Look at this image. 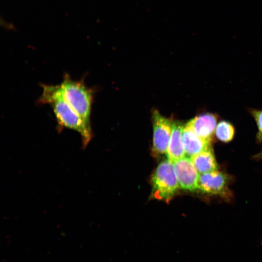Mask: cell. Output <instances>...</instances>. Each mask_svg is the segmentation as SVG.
I'll return each instance as SVG.
<instances>
[{
  "label": "cell",
  "mask_w": 262,
  "mask_h": 262,
  "mask_svg": "<svg viewBox=\"0 0 262 262\" xmlns=\"http://www.w3.org/2000/svg\"><path fill=\"white\" fill-rule=\"evenodd\" d=\"M183 127L180 121H173L172 133L166 152L167 160L173 163L185 157L182 137Z\"/></svg>",
  "instance_id": "obj_9"
},
{
  "label": "cell",
  "mask_w": 262,
  "mask_h": 262,
  "mask_svg": "<svg viewBox=\"0 0 262 262\" xmlns=\"http://www.w3.org/2000/svg\"><path fill=\"white\" fill-rule=\"evenodd\" d=\"M173 164L180 188L191 191L198 189L199 174L189 157H184Z\"/></svg>",
  "instance_id": "obj_5"
},
{
  "label": "cell",
  "mask_w": 262,
  "mask_h": 262,
  "mask_svg": "<svg viewBox=\"0 0 262 262\" xmlns=\"http://www.w3.org/2000/svg\"><path fill=\"white\" fill-rule=\"evenodd\" d=\"M152 184L155 198L168 201L172 197L180 188L173 163L166 160L158 165L152 177Z\"/></svg>",
  "instance_id": "obj_3"
},
{
  "label": "cell",
  "mask_w": 262,
  "mask_h": 262,
  "mask_svg": "<svg viewBox=\"0 0 262 262\" xmlns=\"http://www.w3.org/2000/svg\"><path fill=\"white\" fill-rule=\"evenodd\" d=\"M152 152L155 155L166 153L173 121L163 116L157 110L152 112Z\"/></svg>",
  "instance_id": "obj_4"
},
{
  "label": "cell",
  "mask_w": 262,
  "mask_h": 262,
  "mask_svg": "<svg viewBox=\"0 0 262 262\" xmlns=\"http://www.w3.org/2000/svg\"><path fill=\"white\" fill-rule=\"evenodd\" d=\"M190 158L200 174L217 169V162L212 148L197 153Z\"/></svg>",
  "instance_id": "obj_10"
},
{
  "label": "cell",
  "mask_w": 262,
  "mask_h": 262,
  "mask_svg": "<svg viewBox=\"0 0 262 262\" xmlns=\"http://www.w3.org/2000/svg\"><path fill=\"white\" fill-rule=\"evenodd\" d=\"M182 141L187 157L191 158L211 148V141L198 136L188 126L184 125L182 131Z\"/></svg>",
  "instance_id": "obj_8"
},
{
  "label": "cell",
  "mask_w": 262,
  "mask_h": 262,
  "mask_svg": "<svg viewBox=\"0 0 262 262\" xmlns=\"http://www.w3.org/2000/svg\"><path fill=\"white\" fill-rule=\"evenodd\" d=\"M42 89L39 102L50 105L60 126L78 132L82 137V145L85 147L92 137L91 128L85 125L66 101L59 85H43Z\"/></svg>",
  "instance_id": "obj_1"
},
{
  "label": "cell",
  "mask_w": 262,
  "mask_h": 262,
  "mask_svg": "<svg viewBox=\"0 0 262 262\" xmlns=\"http://www.w3.org/2000/svg\"><path fill=\"white\" fill-rule=\"evenodd\" d=\"M63 96L85 125L91 128L90 115L93 101V91L81 81L73 80L68 75L64 77L59 84Z\"/></svg>",
  "instance_id": "obj_2"
},
{
  "label": "cell",
  "mask_w": 262,
  "mask_h": 262,
  "mask_svg": "<svg viewBox=\"0 0 262 262\" xmlns=\"http://www.w3.org/2000/svg\"><path fill=\"white\" fill-rule=\"evenodd\" d=\"M256 159H262V151L254 156Z\"/></svg>",
  "instance_id": "obj_13"
},
{
  "label": "cell",
  "mask_w": 262,
  "mask_h": 262,
  "mask_svg": "<svg viewBox=\"0 0 262 262\" xmlns=\"http://www.w3.org/2000/svg\"><path fill=\"white\" fill-rule=\"evenodd\" d=\"M234 129L231 123L226 121H220L216 126L215 133L217 138L223 142H229L234 135Z\"/></svg>",
  "instance_id": "obj_11"
},
{
  "label": "cell",
  "mask_w": 262,
  "mask_h": 262,
  "mask_svg": "<svg viewBox=\"0 0 262 262\" xmlns=\"http://www.w3.org/2000/svg\"><path fill=\"white\" fill-rule=\"evenodd\" d=\"M216 122L217 116L214 114L205 113L194 117L186 124L198 136L211 141Z\"/></svg>",
  "instance_id": "obj_7"
},
{
  "label": "cell",
  "mask_w": 262,
  "mask_h": 262,
  "mask_svg": "<svg viewBox=\"0 0 262 262\" xmlns=\"http://www.w3.org/2000/svg\"><path fill=\"white\" fill-rule=\"evenodd\" d=\"M251 113L256 122L258 131L256 135V138L258 142L262 141V111L252 110Z\"/></svg>",
  "instance_id": "obj_12"
},
{
  "label": "cell",
  "mask_w": 262,
  "mask_h": 262,
  "mask_svg": "<svg viewBox=\"0 0 262 262\" xmlns=\"http://www.w3.org/2000/svg\"><path fill=\"white\" fill-rule=\"evenodd\" d=\"M228 180L224 173L217 170L200 174L198 182V190L209 194L226 196L228 191Z\"/></svg>",
  "instance_id": "obj_6"
}]
</instances>
